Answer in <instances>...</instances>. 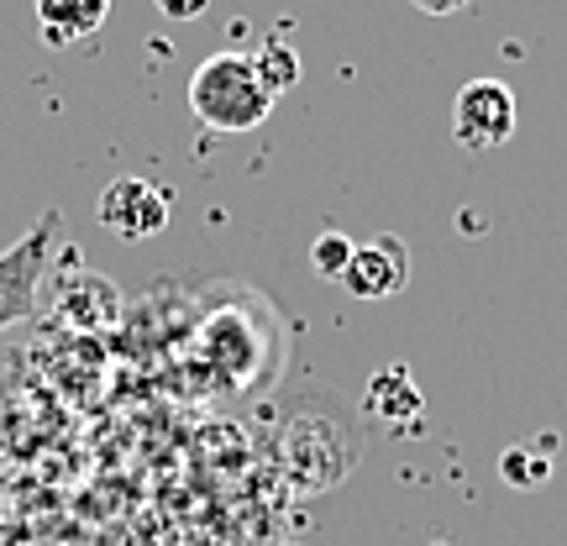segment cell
Here are the masks:
<instances>
[{
  "instance_id": "obj_1",
  "label": "cell",
  "mask_w": 567,
  "mask_h": 546,
  "mask_svg": "<svg viewBox=\"0 0 567 546\" xmlns=\"http://www.w3.org/2000/svg\"><path fill=\"white\" fill-rule=\"evenodd\" d=\"M189 111H195L200 126H210V132H252V126L268 122L274 95L264 90L252 59L237 53V48H226V53H210V59L189 74Z\"/></svg>"
},
{
  "instance_id": "obj_2",
  "label": "cell",
  "mask_w": 567,
  "mask_h": 546,
  "mask_svg": "<svg viewBox=\"0 0 567 546\" xmlns=\"http://www.w3.org/2000/svg\"><path fill=\"white\" fill-rule=\"evenodd\" d=\"M59 226H63V216L59 210H48L27 237H17V243L0 253V331H6V326H17L21 316H32L38 289H42V274H48V264H53Z\"/></svg>"
},
{
  "instance_id": "obj_3",
  "label": "cell",
  "mask_w": 567,
  "mask_h": 546,
  "mask_svg": "<svg viewBox=\"0 0 567 546\" xmlns=\"http://www.w3.org/2000/svg\"><path fill=\"white\" fill-rule=\"evenodd\" d=\"M515 90L505 80H467L452 101V137L473 147V153H494L515 137Z\"/></svg>"
},
{
  "instance_id": "obj_4",
  "label": "cell",
  "mask_w": 567,
  "mask_h": 546,
  "mask_svg": "<svg viewBox=\"0 0 567 546\" xmlns=\"http://www.w3.org/2000/svg\"><path fill=\"white\" fill-rule=\"evenodd\" d=\"M168 210H174L168 189L137 179V174H122V179H111L101 189L95 222H101L111 237H122V243H142V237H158L163 226H168Z\"/></svg>"
},
{
  "instance_id": "obj_5",
  "label": "cell",
  "mask_w": 567,
  "mask_h": 546,
  "mask_svg": "<svg viewBox=\"0 0 567 546\" xmlns=\"http://www.w3.org/2000/svg\"><path fill=\"white\" fill-rule=\"evenodd\" d=\"M352 295V300H389L410 284V247L394 237V231H379L368 243L352 247V264L337 279Z\"/></svg>"
},
{
  "instance_id": "obj_6",
  "label": "cell",
  "mask_w": 567,
  "mask_h": 546,
  "mask_svg": "<svg viewBox=\"0 0 567 546\" xmlns=\"http://www.w3.org/2000/svg\"><path fill=\"white\" fill-rule=\"evenodd\" d=\"M421 384L405 363H389L368 379V394H363V410L373 415L379 425H405V421H421Z\"/></svg>"
},
{
  "instance_id": "obj_7",
  "label": "cell",
  "mask_w": 567,
  "mask_h": 546,
  "mask_svg": "<svg viewBox=\"0 0 567 546\" xmlns=\"http://www.w3.org/2000/svg\"><path fill=\"white\" fill-rule=\"evenodd\" d=\"M105 17H111V0H38V27L48 48H69L101 32Z\"/></svg>"
},
{
  "instance_id": "obj_8",
  "label": "cell",
  "mask_w": 567,
  "mask_h": 546,
  "mask_svg": "<svg viewBox=\"0 0 567 546\" xmlns=\"http://www.w3.org/2000/svg\"><path fill=\"white\" fill-rule=\"evenodd\" d=\"M63 316L74 326H84V331H101V326H111L116 316H122V289L111 279H101V274H80V279L63 284Z\"/></svg>"
},
{
  "instance_id": "obj_9",
  "label": "cell",
  "mask_w": 567,
  "mask_h": 546,
  "mask_svg": "<svg viewBox=\"0 0 567 546\" xmlns=\"http://www.w3.org/2000/svg\"><path fill=\"white\" fill-rule=\"evenodd\" d=\"M252 59V69H258V80H264V90L279 101V95H289L295 84H300V53H295V42L284 38H268L258 53H247Z\"/></svg>"
},
{
  "instance_id": "obj_10",
  "label": "cell",
  "mask_w": 567,
  "mask_h": 546,
  "mask_svg": "<svg viewBox=\"0 0 567 546\" xmlns=\"http://www.w3.org/2000/svg\"><path fill=\"white\" fill-rule=\"evenodd\" d=\"M352 237H342V231H321L316 243H310V268L321 274V279H342L347 264H352Z\"/></svg>"
},
{
  "instance_id": "obj_11",
  "label": "cell",
  "mask_w": 567,
  "mask_h": 546,
  "mask_svg": "<svg viewBox=\"0 0 567 546\" xmlns=\"http://www.w3.org/2000/svg\"><path fill=\"white\" fill-rule=\"evenodd\" d=\"M499 478L509 488H536L547 478V463L542 457H530L526 446H505V457H499Z\"/></svg>"
},
{
  "instance_id": "obj_12",
  "label": "cell",
  "mask_w": 567,
  "mask_h": 546,
  "mask_svg": "<svg viewBox=\"0 0 567 546\" xmlns=\"http://www.w3.org/2000/svg\"><path fill=\"white\" fill-rule=\"evenodd\" d=\"M205 6L210 0H158V11L168 21H195V17H205Z\"/></svg>"
},
{
  "instance_id": "obj_13",
  "label": "cell",
  "mask_w": 567,
  "mask_h": 546,
  "mask_svg": "<svg viewBox=\"0 0 567 546\" xmlns=\"http://www.w3.org/2000/svg\"><path fill=\"white\" fill-rule=\"evenodd\" d=\"M415 11H425V17H457V11H467L473 0H410Z\"/></svg>"
}]
</instances>
